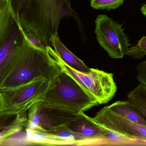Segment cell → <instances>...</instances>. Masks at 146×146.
I'll return each mask as SVG.
<instances>
[{"label": "cell", "mask_w": 146, "mask_h": 146, "mask_svg": "<svg viewBox=\"0 0 146 146\" xmlns=\"http://www.w3.org/2000/svg\"><path fill=\"white\" fill-rule=\"evenodd\" d=\"M17 19L22 29L35 33L45 46H51L50 39L58 34L60 21L72 17L78 24L82 39H86L78 14L72 9L70 0H11Z\"/></svg>", "instance_id": "6da1fadb"}, {"label": "cell", "mask_w": 146, "mask_h": 146, "mask_svg": "<svg viewBox=\"0 0 146 146\" xmlns=\"http://www.w3.org/2000/svg\"><path fill=\"white\" fill-rule=\"evenodd\" d=\"M61 70L52 46H47L44 50L37 49L31 46L24 36L22 51L2 83L1 91L13 88L39 78L51 82Z\"/></svg>", "instance_id": "7a4b0ae2"}, {"label": "cell", "mask_w": 146, "mask_h": 146, "mask_svg": "<svg viewBox=\"0 0 146 146\" xmlns=\"http://www.w3.org/2000/svg\"><path fill=\"white\" fill-rule=\"evenodd\" d=\"M40 102L47 106L78 114L99 105L95 98L62 70L51 81Z\"/></svg>", "instance_id": "3957f363"}, {"label": "cell", "mask_w": 146, "mask_h": 146, "mask_svg": "<svg viewBox=\"0 0 146 146\" xmlns=\"http://www.w3.org/2000/svg\"><path fill=\"white\" fill-rule=\"evenodd\" d=\"M54 54L62 70L95 98L99 104H106L113 99L117 90L113 74L93 68L88 72L78 70L65 63L55 51Z\"/></svg>", "instance_id": "277c9868"}, {"label": "cell", "mask_w": 146, "mask_h": 146, "mask_svg": "<svg viewBox=\"0 0 146 146\" xmlns=\"http://www.w3.org/2000/svg\"><path fill=\"white\" fill-rule=\"evenodd\" d=\"M50 81L39 78L0 92V110L10 112L26 113L40 101L50 85Z\"/></svg>", "instance_id": "5b68a950"}, {"label": "cell", "mask_w": 146, "mask_h": 146, "mask_svg": "<svg viewBox=\"0 0 146 146\" xmlns=\"http://www.w3.org/2000/svg\"><path fill=\"white\" fill-rule=\"evenodd\" d=\"M95 33L100 46L112 58H123L131 46L123 25L105 14H100L96 17Z\"/></svg>", "instance_id": "8992f818"}, {"label": "cell", "mask_w": 146, "mask_h": 146, "mask_svg": "<svg viewBox=\"0 0 146 146\" xmlns=\"http://www.w3.org/2000/svg\"><path fill=\"white\" fill-rule=\"evenodd\" d=\"M28 111V123L25 128L42 131L66 126L81 113L47 106L40 102L34 104Z\"/></svg>", "instance_id": "52a82bcc"}, {"label": "cell", "mask_w": 146, "mask_h": 146, "mask_svg": "<svg viewBox=\"0 0 146 146\" xmlns=\"http://www.w3.org/2000/svg\"><path fill=\"white\" fill-rule=\"evenodd\" d=\"M88 119L103 129L132 138L146 140V125L134 123L110 110L106 106L94 117Z\"/></svg>", "instance_id": "ba28073f"}, {"label": "cell", "mask_w": 146, "mask_h": 146, "mask_svg": "<svg viewBox=\"0 0 146 146\" xmlns=\"http://www.w3.org/2000/svg\"><path fill=\"white\" fill-rule=\"evenodd\" d=\"M23 43V35L17 25L7 41L0 46V92L2 83L22 51Z\"/></svg>", "instance_id": "9c48e42d"}, {"label": "cell", "mask_w": 146, "mask_h": 146, "mask_svg": "<svg viewBox=\"0 0 146 146\" xmlns=\"http://www.w3.org/2000/svg\"><path fill=\"white\" fill-rule=\"evenodd\" d=\"M26 113L10 112L0 110V145L6 139L20 132L27 126Z\"/></svg>", "instance_id": "30bf717a"}, {"label": "cell", "mask_w": 146, "mask_h": 146, "mask_svg": "<svg viewBox=\"0 0 146 146\" xmlns=\"http://www.w3.org/2000/svg\"><path fill=\"white\" fill-rule=\"evenodd\" d=\"M146 140L132 138L109 131L99 137L86 138L80 141L77 146H143Z\"/></svg>", "instance_id": "8fae6325"}, {"label": "cell", "mask_w": 146, "mask_h": 146, "mask_svg": "<svg viewBox=\"0 0 146 146\" xmlns=\"http://www.w3.org/2000/svg\"><path fill=\"white\" fill-rule=\"evenodd\" d=\"M17 25L11 0H0V46L7 41Z\"/></svg>", "instance_id": "7c38bea8"}, {"label": "cell", "mask_w": 146, "mask_h": 146, "mask_svg": "<svg viewBox=\"0 0 146 146\" xmlns=\"http://www.w3.org/2000/svg\"><path fill=\"white\" fill-rule=\"evenodd\" d=\"M66 126L72 132L86 138L99 137L108 131L88 119L84 112L82 113Z\"/></svg>", "instance_id": "4fadbf2b"}, {"label": "cell", "mask_w": 146, "mask_h": 146, "mask_svg": "<svg viewBox=\"0 0 146 146\" xmlns=\"http://www.w3.org/2000/svg\"><path fill=\"white\" fill-rule=\"evenodd\" d=\"M50 43L60 58L68 65L81 71L88 72L90 68L84 62L71 52L63 44L58 34L53 35L50 39Z\"/></svg>", "instance_id": "5bb4252c"}, {"label": "cell", "mask_w": 146, "mask_h": 146, "mask_svg": "<svg viewBox=\"0 0 146 146\" xmlns=\"http://www.w3.org/2000/svg\"><path fill=\"white\" fill-rule=\"evenodd\" d=\"M26 133L27 138L31 145L74 146L73 142L71 141L46 133L42 131L26 128Z\"/></svg>", "instance_id": "9a60e30c"}, {"label": "cell", "mask_w": 146, "mask_h": 146, "mask_svg": "<svg viewBox=\"0 0 146 146\" xmlns=\"http://www.w3.org/2000/svg\"><path fill=\"white\" fill-rule=\"evenodd\" d=\"M107 107L113 112L134 123L146 125L145 118L134 108L127 100L117 101Z\"/></svg>", "instance_id": "2e32d148"}, {"label": "cell", "mask_w": 146, "mask_h": 146, "mask_svg": "<svg viewBox=\"0 0 146 146\" xmlns=\"http://www.w3.org/2000/svg\"><path fill=\"white\" fill-rule=\"evenodd\" d=\"M129 104L146 117V85L140 84L128 95Z\"/></svg>", "instance_id": "e0dca14e"}, {"label": "cell", "mask_w": 146, "mask_h": 146, "mask_svg": "<svg viewBox=\"0 0 146 146\" xmlns=\"http://www.w3.org/2000/svg\"><path fill=\"white\" fill-rule=\"evenodd\" d=\"M40 131H42L46 133L57 136L63 139L71 141L73 142L74 146H77L79 142L86 138L78 134L72 132L66 126H61L51 130Z\"/></svg>", "instance_id": "ac0fdd59"}, {"label": "cell", "mask_w": 146, "mask_h": 146, "mask_svg": "<svg viewBox=\"0 0 146 146\" xmlns=\"http://www.w3.org/2000/svg\"><path fill=\"white\" fill-rule=\"evenodd\" d=\"M90 6L96 10L110 11L119 8L125 0H89Z\"/></svg>", "instance_id": "d6986e66"}, {"label": "cell", "mask_w": 146, "mask_h": 146, "mask_svg": "<svg viewBox=\"0 0 146 146\" xmlns=\"http://www.w3.org/2000/svg\"><path fill=\"white\" fill-rule=\"evenodd\" d=\"M146 54V37L143 36L134 46L129 47L125 55L130 56L134 59H141Z\"/></svg>", "instance_id": "ffe728a7"}, {"label": "cell", "mask_w": 146, "mask_h": 146, "mask_svg": "<svg viewBox=\"0 0 146 146\" xmlns=\"http://www.w3.org/2000/svg\"><path fill=\"white\" fill-rule=\"evenodd\" d=\"M137 79L140 84L146 85V61L140 63L137 66Z\"/></svg>", "instance_id": "44dd1931"}, {"label": "cell", "mask_w": 146, "mask_h": 146, "mask_svg": "<svg viewBox=\"0 0 146 146\" xmlns=\"http://www.w3.org/2000/svg\"><path fill=\"white\" fill-rule=\"evenodd\" d=\"M141 12L143 15H144V16H146V4H144L141 7Z\"/></svg>", "instance_id": "7402d4cb"}]
</instances>
